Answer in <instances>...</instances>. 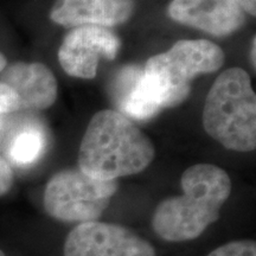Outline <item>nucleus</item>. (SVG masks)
<instances>
[{"label":"nucleus","instance_id":"10","mask_svg":"<svg viewBox=\"0 0 256 256\" xmlns=\"http://www.w3.org/2000/svg\"><path fill=\"white\" fill-rule=\"evenodd\" d=\"M2 72V82L17 92L22 108L43 110L55 104L58 87L46 64L17 62L6 66Z\"/></svg>","mask_w":256,"mask_h":256},{"label":"nucleus","instance_id":"14","mask_svg":"<svg viewBox=\"0 0 256 256\" xmlns=\"http://www.w3.org/2000/svg\"><path fill=\"white\" fill-rule=\"evenodd\" d=\"M22 110V102L14 89L0 82V115Z\"/></svg>","mask_w":256,"mask_h":256},{"label":"nucleus","instance_id":"2","mask_svg":"<svg viewBox=\"0 0 256 256\" xmlns=\"http://www.w3.org/2000/svg\"><path fill=\"white\" fill-rule=\"evenodd\" d=\"M156 150L151 140L118 110L98 112L86 130L78 151V170L98 180H116L142 172Z\"/></svg>","mask_w":256,"mask_h":256},{"label":"nucleus","instance_id":"1","mask_svg":"<svg viewBox=\"0 0 256 256\" xmlns=\"http://www.w3.org/2000/svg\"><path fill=\"white\" fill-rule=\"evenodd\" d=\"M180 196L166 198L156 206L152 228L168 242L194 240L220 218V209L232 194V180L223 168L197 164L186 168L180 179Z\"/></svg>","mask_w":256,"mask_h":256},{"label":"nucleus","instance_id":"16","mask_svg":"<svg viewBox=\"0 0 256 256\" xmlns=\"http://www.w3.org/2000/svg\"><path fill=\"white\" fill-rule=\"evenodd\" d=\"M235 2L243 10L244 14L250 16L256 14V0H235Z\"/></svg>","mask_w":256,"mask_h":256},{"label":"nucleus","instance_id":"9","mask_svg":"<svg viewBox=\"0 0 256 256\" xmlns=\"http://www.w3.org/2000/svg\"><path fill=\"white\" fill-rule=\"evenodd\" d=\"M134 10V0H56L50 18L64 28H110L126 23Z\"/></svg>","mask_w":256,"mask_h":256},{"label":"nucleus","instance_id":"13","mask_svg":"<svg viewBox=\"0 0 256 256\" xmlns=\"http://www.w3.org/2000/svg\"><path fill=\"white\" fill-rule=\"evenodd\" d=\"M208 256H256V243L252 240H238L220 246Z\"/></svg>","mask_w":256,"mask_h":256},{"label":"nucleus","instance_id":"17","mask_svg":"<svg viewBox=\"0 0 256 256\" xmlns=\"http://www.w3.org/2000/svg\"><path fill=\"white\" fill-rule=\"evenodd\" d=\"M255 49H256V43H255V37L252 38V54H250V58L252 60V66H255V62H256V58H255Z\"/></svg>","mask_w":256,"mask_h":256},{"label":"nucleus","instance_id":"3","mask_svg":"<svg viewBox=\"0 0 256 256\" xmlns=\"http://www.w3.org/2000/svg\"><path fill=\"white\" fill-rule=\"evenodd\" d=\"M206 132L226 148L250 152L256 147V96L249 74L230 68L220 74L203 108Z\"/></svg>","mask_w":256,"mask_h":256},{"label":"nucleus","instance_id":"11","mask_svg":"<svg viewBox=\"0 0 256 256\" xmlns=\"http://www.w3.org/2000/svg\"><path fill=\"white\" fill-rule=\"evenodd\" d=\"M112 96L120 113L128 119L148 120L162 110L146 82L144 70L136 66H124L118 72L112 84Z\"/></svg>","mask_w":256,"mask_h":256},{"label":"nucleus","instance_id":"4","mask_svg":"<svg viewBox=\"0 0 256 256\" xmlns=\"http://www.w3.org/2000/svg\"><path fill=\"white\" fill-rule=\"evenodd\" d=\"M224 58L223 50L212 42L179 40L147 60L144 76L162 110L171 108L186 100L197 76L217 72Z\"/></svg>","mask_w":256,"mask_h":256},{"label":"nucleus","instance_id":"15","mask_svg":"<svg viewBox=\"0 0 256 256\" xmlns=\"http://www.w3.org/2000/svg\"><path fill=\"white\" fill-rule=\"evenodd\" d=\"M14 171L6 160L0 156V196H4L14 185Z\"/></svg>","mask_w":256,"mask_h":256},{"label":"nucleus","instance_id":"6","mask_svg":"<svg viewBox=\"0 0 256 256\" xmlns=\"http://www.w3.org/2000/svg\"><path fill=\"white\" fill-rule=\"evenodd\" d=\"M64 256H156L150 242L119 224L80 223L66 236Z\"/></svg>","mask_w":256,"mask_h":256},{"label":"nucleus","instance_id":"7","mask_svg":"<svg viewBox=\"0 0 256 256\" xmlns=\"http://www.w3.org/2000/svg\"><path fill=\"white\" fill-rule=\"evenodd\" d=\"M120 46V40L108 28H74L60 44L58 60L68 75L90 80L96 76L101 57L114 60Z\"/></svg>","mask_w":256,"mask_h":256},{"label":"nucleus","instance_id":"5","mask_svg":"<svg viewBox=\"0 0 256 256\" xmlns=\"http://www.w3.org/2000/svg\"><path fill=\"white\" fill-rule=\"evenodd\" d=\"M116 191V180H98L78 168L63 170L48 182L44 209L60 222H92L102 216Z\"/></svg>","mask_w":256,"mask_h":256},{"label":"nucleus","instance_id":"18","mask_svg":"<svg viewBox=\"0 0 256 256\" xmlns=\"http://www.w3.org/2000/svg\"><path fill=\"white\" fill-rule=\"evenodd\" d=\"M6 66H8V60H6V57L2 55V52H0V72H2L6 68Z\"/></svg>","mask_w":256,"mask_h":256},{"label":"nucleus","instance_id":"19","mask_svg":"<svg viewBox=\"0 0 256 256\" xmlns=\"http://www.w3.org/2000/svg\"><path fill=\"white\" fill-rule=\"evenodd\" d=\"M0 256H5V252L2 250V249H0Z\"/></svg>","mask_w":256,"mask_h":256},{"label":"nucleus","instance_id":"12","mask_svg":"<svg viewBox=\"0 0 256 256\" xmlns=\"http://www.w3.org/2000/svg\"><path fill=\"white\" fill-rule=\"evenodd\" d=\"M46 136L37 127H26L19 130L12 139L8 154L18 165H30L40 159L46 148Z\"/></svg>","mask_w":256,"mask_h":256},{"label":"nucleus","instance_id":"8","mask_svg":"<svg viewBox=\"0 0 256 256\" xmlns=\"http://www.w3.org/2000/svg\"><path fill=\"white\" fill-rule=\"evenodd\" d=\"M168 14L177 23L212 36H229L246 23L243 10L235 0H174Z\"/></svg>","mask_w":256,"mask_h":256}]
</instances>
